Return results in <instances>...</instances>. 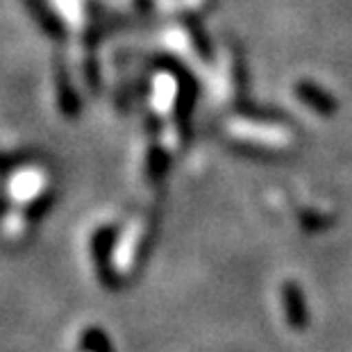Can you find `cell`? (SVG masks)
<instances>
[{
    "label": "cell",
    "instance_id": "1",
    "mask_svg": "<svg viewBox=\"0 0 352 352\" xmlns=\"http://www.w3.org/2000/svg\"><path fill=\"white\" fill-rule=\"evenodd\" d=\"M230 132L241 139H254V141H259V144H268V146H284V144H289V139H291V132L284 130V127L254 125L250 121H234L230 125Z\"/></svg>",
    "mask_w": 352,
    "mask_h": 352
}]
</instances>
